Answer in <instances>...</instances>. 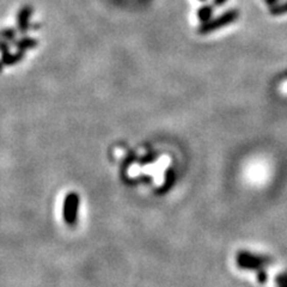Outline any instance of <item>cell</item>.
Masks as SVG:
<instances>
[{
	"instance_id": "1",
	"label": "cell",
	"mask_w": 287,
	"mask_h": 287,
	"mask_svg": "<svg viewBox=\"0 0 287 287\" xmlns=\"http://www.w3.org/2000/svg\"><path fill=\"white\" fill-rule=\"evenodd\" d=\"M79 208V197L76 193H69L65 199L64 204V218L66 224L75 225L78 218Z\"/></svg>"
},
{
	"instance_id": "2",
	"label": "cell",
	"mask_w": 287,
	"mask_h": 287,
	"mask_svg": "<svg viewBox=\"0 0 287 287\" xmlns=\"http://www.w3.org/2000/svg\"><path fill=\"white\" fill-rule=\"evenodd\" d=\"M234 17H236V13L234 12H230V13H226V15H224L223 17H220V18H218L217 20H214V22H212V23H208L207 26H205L204 28H202V33H206V31H211V30H214L218 28L219 26L222 27V26H225V24L227 23H230V22H232Z\"/></svg>"
},
{
	"instance_id": "3",
	"label": "cell",
	"mask_w": 287,
	"mask_h": 287,
	"mask_svg": "<svg viewBox=\"0 0 287 287\" xmlns=\"http://www.w3.org/2000/svg\"><path fill=\"white\" fill-rule=\"evenodd\" d=\"M209 15H211V10H209L208 8H205L204 10H201V12H200V17L204 20H207L208 19V17Z\"/></svg>"
},
{
	"instance_id": "4",
	"label": "cell",
	"mask_w": 287,
	"mask_h": 287,
	"mask_svg": "<svg viewBox=\"0 0 287 287\" xmlns=\"http://www.w3.org/2000/svg\"><path fill=\"white\" fill-rule=\"evenodd\" d=\"M280 91H281L283 94H287V79L281 84V86H280Z\"/></svg>"
},
{
	"instance_id": "5",
	"label": "cell",
	"mask_w": 287,
	"mask_h": 287,
	"mask_svg": "<svg viewBox=\"0 0 287 287\" xmlns=\"http://www.w3.org/2000/svg\"><path fill=\"white\" fill-rule=\"evenodd\" d=\"M224 2H225V0H216V4L217 5H222Z\"/></svg>"
}]
</instances>
